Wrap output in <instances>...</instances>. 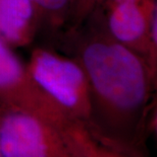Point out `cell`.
I'll return each instance as SVG.
<instances>
[{"label": "cell", "mask_w": 157, "mask_h": 157, "mask_svg": "<svg viewBox=\"0 0 157 157\" xmlns=\"http://www.w3.org/2000/svg\"><path fill=\"white\" fill-rule=\"evenodd\" d=\"M41 33L33 0H0V36L14 49L27 48Z\"/></svg>", "instance_id": "cell-6"}, {"label": "cell", "mask_w": 157, "mask_h": 157, "mask_svg": "<svg viewBox=\"0 0 157 157\" xmlns=\"http://www.w3.org/2000/svg\"><path fill=\"white\" fill-rule=\"evenodd\" d=\"M28 73L36 87L71 121L86 126L91 116V96L86 73L75 57L50 47L32 49Z\"/></svg>", "instance_id": "cell-2"}, {"label": "cell", "mask_w": 157, "mask_h": 157, "mask_svg": "<svg viewBox=\"0 0 157 157\" xmlns=\"http://www.w3.org/2000/svg\"><path fill=\"white\" fill-rule=\"evenodd\" d=\"M0 157H3V156L1 155V153H0Z\"/></svg>", "instance_id": "cell-11"}, {"label": "cell", "mask_w": 157, "mask_h": 157, "mask_svg": "<svg viewBox=\"0 0 157 157\" xmlns=\"http://www.w3.org/2000/svg\"><path fill=\"white\" fill-rule=\"evenodd\" d=\"M3 157H81L78 122L61 128L24 109L0 105Z\"/></svg>", "instance_id": "cell-3"}, {"label": "cell", "mask_w": 157, "mask_h": 157, "mask_svg": "<svg viewBox=\"0 0 157 157\" xmlns=\"http://www.w3.org/2000/svg\"><path fill=\"white\" fill-rule=\"evenodd\" d=\"M69 1H71L69 21L66 29L82 25L101 3V0H69Z\"/></svg>", "instance_id": "cell-8"}, {"label": "cell", "mask_w": 157, "mask_h": 157, "mask_svg": "<svg viewBox=\"0 0 157 157\" xmlns=\"http://www.w3.org/2000/svg\"><path fill=\"white\" fill-rule=\"evenodd\" d=\"M55 41L86 73L91 96L89 132L114 141L135 139L145 124L156 84L157 75L146 60L107 34L99 6Z\"/></svg>", "instance_id": "cell-1"}, {"label": "cell", "mask_w": 157, "mask_h": 157, "mask_svg": "<svg viewBox=\"0 0 157 157\" xmlns=\"http://www.w3.org/2000/svg\"><path fill=\"white\" fill-rule=\"evenodd\" d=\"M15 50L0 36V105L33 112L61 128L72 122L51 103L36 87L26 62Z\"/></svg>", "instance_id": "cell-4"}, {"label": "cell", "mask_w": 157, "mask_h": 157, "mask_svg": "<svg viewBox=\"0 0 157 157\" xmlns=\"http://www.w3.org/2000/svg\"><path fill=\"white\" fill-rule=\"evenodd\" d=\"M82 154L87 155L85 157H123L121 155L112 154V152L103 151V150L96 148L94 141H93V138L90 140V142L86 145L84 150H83ZM81 157H84V156H81Z\"/></svg>", "instance_id": "cell-9"}, {"label": "cell", "mask_w": 157, "mask_h": 157, "mask_svg": "<svg viewBox=\"0 0 157 157\" xmlns=\"http://www.w3.org/2000/svg\"><path fill=\"white\" fill-rule=\"evenodd\" d=\"M122 1H140V0H101L99 6L108 4V3H114V2H122Z\"/></svg>", "instance_id": "cell-10"}, {"label": "cell", "mask_w": 157, "mask_h": 157, "mask_svg": "<svg viewBox=\"0 0 157 157\" xmlns=\"http://www.w3.org/2000/svg\"><path fill=\"white\" fill-rule=\"evenodd\" d=\"M99 7L107 34L146 60L149 25L153 13L157 10V0L122 1Z\"/></svg>", "instance_id": "cell-5"}, {"label": "cell", "mask_w": 157, "mask_h": 157, "mask_svg": "<svg viewBox=\"0 0 157 157\" xmlns=\"http://www.w3.org/2000/svg\"><path fill=\"white\" fill-rule=\"evenodd\" d=\"M41 19V32L55 40L69 21V0H33Z\"/></svg>", "instance_id": "cell-7"}]
</instances>
